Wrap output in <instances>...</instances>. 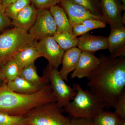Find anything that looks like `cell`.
Masks as SVG:
<instances>
[{"label":"cell","instance_id":"14","mask_svg":"<svg viewBox=\"0 0 125 125\" xmlns=\"http://www.w3.org/2000/svg\"><path fill=\"white\" fill-rule=\"evenodd\" d=\"M81 52L77 47L65 52L62 61V67L59 72L62 78L65 82L68 81L69 74L76 68Z\"/></svg>","mask_w":125,"mask_h":125},{"label":"cell","instance_id":"27","mask_svg":"<svg viewBox=\"0 0 125 125\" xmlns=\"http://www.w3.org/2000/svg\"><path fill=\"white\" fill-rule=\"evenodd\" d=\"M32 5L38 9H47L59 2V0H30Z\"/></svg>","mask_w":125,"mask_h":125},{"label":"cell","instance_id":"22","mask_svg":"<svg viewBox=\"0 0 125 125\" xmlns=\"http://www.w3.org/2000/svg\"><path fill=\"white\" fill-rule=\"evenodd\" d=\"M56 42L64 52L77 47L79 38L73 35L65 33H56L53 36Z\"/></svg>","mask_w":125,"mask_h":125},{"label":"cell","instance_id":"18","mask_svg":"<svg viewBox=\"0 0 125 125\" xmlns=\"http://www.w3.org/2000/svg\"><path fill=\"white\" fill-rule=\"evenodd\" d=\"M40 57H41L34 46L28 47L20 51L12 58L22 70L25 66L34 63L35 61Z\"/></svg>","mask_w":125,"mask_h":125},{"label":"cell","instance_id":"5","mask_svg":"<svg viewBox=\"0 0 125 125\" xmlns=\"http://www.w3.org/2000/svg\"><path fill=\"white\" fill-rule=\"evenodd\" d=\"M29 125H70V120L62 113L56 102L48 103L32 109L25 115Z\"/></svg>","mask_w":125,"mask_h":125},{"label":"cell","instance_id":"24","mask_svg":"<svg viewBox=\"0 0 125 125\" xmlns=\"http://www.w3.org/2000/svg\"><path fill=\"white\" fill-rule=\"evenodd\" d=\"M25 115H15L0 112V125H27Z\"/></svg>","mask_w":125,"mask_h":125},{"label":"cell","instance_id":"6","mask_svg":"<svg viewBox=\"0 0 125 125\" xmlns=\"http://www.w3.org/2000/svg\"><path fill=\"white\" fill-rule=\"evenodd\" d=\"M47 70L51 87L56 99V104L62 109L73 99L76 92L73 88L66 84L61 76L58 69H52L49 65Z\"/></svg>","mask_w":125,"mask_h":125},{"label":"cell","instance_id":"35","mask_svg":"<svg viewBox=\"0 0 125 125\" xmlns=\"http://www.w3.org/2000/svg\"><path fill=\"white\" fill-rule=\"evenodd\" d=\"M1 1H2V0H0V5L1 4Z\"/></svg>","mask_w":125,"mask_h":125},{"label":"cell","instance_id":"36","mask_svg":"<svg viewBox=\"0 0 125 125\" xmlns=\"http://www.w3.org/2000/svg\"></svg>","mask_w":125,"mask_h":125},{"label":"cell","instance_id":"11","mask_svg":"<svg viewBox=\"0 0 125 125\" xmlns=\"http://www.w3.org/2000/svg\"><path fill=\"white\" fill-rule=\"evenodd\" d=\"M101 61V58L96 57L92 53L81 52L78 65L74 70L70 74L71 78H87L100 64Z\"/></svg>","mask_w":125,"mask_h":125},{"label":"cell","instance_id":"28","mask_svg":"<svg viewBox=\"0 0 125 125\" xmlns=\"http://www.w3.org/2000/svg\"><path fill=\"white\" fill-rule=\"evenodd\" d=\"M90 31L96 29L102 28L106 26V23L102 21L95 19H88L82 23Z\"/></svg>","mask_w":125,"mask_h":125},{"label":"cell","instance_id":"15","mask_svg":"<svg viewBox=\"0 0 125 125\" xmlns=\"http://www.w3.org/2000/svg\"><path fill=\"white\" fill-rule=\"evenodd\" d=\"M51 14L56 27V33H65L73 35L72 27L70 23L64 9L57 5L50 7Z\"/></svg>","mask_w":125,"mask_h":125},{"label":"cell","instance_id":"26","mask_svg":"<svg viewBox=\"0 0 125 125\" xmlns=\"http://www.w3.org/2000/svg\"><path fill=\"white\" fill-rule=\"evenodd\" d=\"M114 108V113L121 119L125 121V90L118 98Z\"/></svg>","mask_w":125,"mask_h":125},{"label":"cell","instance_id":"30","mask_svg":"<svg viewBox=\"0 0 125 125\" xmlns=\"http://www.w3.org/2000/svg\"><path fill=\"white\" fill-rule=\"evenodd\" d=\"M72 27L73 36L74 37H77L78 36H82L90 31L82 23L75 25Z\"/></svg>","mask_w":125,"mask_h":125},{"label":"cell","instance_id":"25","mask_svg":"<svg viewBox=\"0 0 125 125\" xmlns=\"http://www.w3.org/2000/svg\"><path fill=\"white\" fill-rule=\"evenodd\" d=\"M73 0L84 7L94 15L101 16L100 9V0Z\"/></svg>","mask_w":125,"mask_h":125},{"label":"cell","instance_id":"31","mask_svg":"<svg viewBox=\"0 0 125 125\" xmlns=\"http://www.w3.org/2000/svg\"><path fill=\"white\" fill-rule=\"evenodd\" d=\"M70 125H94L93 121L85 118H72Z\"/></svg>","mask_w":125,"mask_h":125},{"label":"cell","instance_id":"33","mask_svg":"<svg viewBox=\"0 0 125 125\" xmlns=\"http://www.w3.org/2000/svg\"><path fill=\"white\" fill-rule=\"evenodd\" d=\"M120 1L123 5L125 6V0H120Z\"/></svg>","mask_w":125,"mask_h":125},{"label":"cell","instance_id":"13","mask_svg":"<svg viewBox=\"0 0 125 125\" xmlns=\"http://www.w3.org/2000/svg\"><path fill=\"white\" fill-rule=\"evenodd\" d=\"M37 10L32 5H28L11 21L15 28L28 32L33 25L37 17Z\"/></svg>","mask_w":125,"mask_h":125},{"label":"cell","instance_id":"8","mask_svg":"<svg viewBox=\"0 0 125 125\" xmlns=\"http://www.w3.org/2000/svg\"><path fill=\"white\" fill-rule=\"evenodd\" d=\"M56 32L54 19L49 10L38 9L34 23L28 32L37 40L52 37Z\"/></svg>","mask_w":125,"mask_h":125},{"label":"cell","instance_id":"16","mask_svg":"<svg viewBox=\"0 0 125 125\" xmlns=\"http://www.w3.org/2000/svg\"><path fill=\"white\" fill-rule=\"evenodd\" d=\"M19 76L40 89L48 84L47 83L49 82L47 69L45 76L40 77L37 72L34 63L23 68L21 70Z\"/></svg>","mask_w":125,"mask_h":125},{"label":"cell","instance_id":"23","mask_svg":"<svg viewBox=\"0 0 125 125\" xmlns=\"http://www.w3.org/2000/svg\"><path fill=\"white\" fill-rule=\"evenodd\" d=\"M30 0H16L6 6L5 10V13L12 20L24 8L30 4Z\"/></svg>","mask_w":125,"mask_h":125},{"label":"cell","instance_id":"3","mask_svg":"<svg viewBox=\"0 0 125 125\" xmlns=\"http://www.w3.org/2000/svg\"><path fill=\"white\" fill-rule=\"evenodd\" d=\"M72 88L76 90V96L63 108L72 118H85L92 121L104 111L106 107L104 103L89 89H83L78 83L73 84Z\"/></svg>","mask_w":125,"mask_h":125},{"label":"cell","instance_id":"4","mask_svg":"<svg viewBox=\"0 0 125 125\" xmlns=\"http://www.w3.org/2000/svg\"><path fill=\"white\" fill-rule=\"evenodd\" d=\"M37 39L27 31L15 27L0 34V67L20 51L34 46Z\"/></svg>","mask_w":125,"mask_h":125},{"label":"cell","instance_id":"9","mask_svg":"<svg viewBox=\"0 0 125 125\" xmlns=\"http://www.w3.org/2000/svg\"><path fill=\"white\" fill-rule=\"evenodd\" d=\"M101 16L110 29L124 25L122 13L125 6L120 0H100Z\"/></svg>","mask_w":125,"mask_h":125},{"label":"cell","instance_id":"17","mask_svg":"<svg viewBox=\"0 0 125 125\" xmlns=\"http://www.w3.org/2000/svg\"><path fill=\"white\" fill-rule=\"evenodd\" d=\"M107 38V49L111 54L125 46V28L124 25L111 29Z\"/></svg>","mask_w":125,"mask_h":125},{"label":"cell","instance_id":"12","mask_svg":"<svg viewBox=\"0 0 125 125\" xmlns=\"http://www.w3.org/2000/svg\"><path fill=\"white\" fill-rule=\"evenodd\" d=\"M77 47L81 52L93 54L101 50L107 49V38L87 32L79 38Z\"/></svg>","mask_w":125,"mask_h":125},{"label":"cell","instance_id":"20","mask_svg":"<svg viewBox=\"0 0 125 125\" xmlns=\"http://www.w3.org/2000/svg\"><path fill=\"white\" fill-rule=\"evenodd\" d=\"M21 69L13 59H11L0 67V80L7 83L19 76Z\"/></svg>","mask_w":125,"mask_h":125},{"label":"cell","instance_id":"1","mask_svg":"<svg viewBox=\"0 0 125 125\" xmlns=\"http://www.w3.org/2000/svg\"><path fill=\"white\" fill-rule=\"evenodd\" d=\"M101 62L87 77V87L106 108H114L125 90V57L100 56Z\"/></svg>","mask_w":125,"mask_h":125},{"label":"cell","instance_id":"2","mask_svg":"<svg viewBox=\"0 0 125 125\" xmlns=\"http://www.w3.org/2000/svg\"><path fill=\"white\" fill-rule=\"evenodd\" d=\"M56 101L50 84L31 94L13 92L4 83L0 86V112L10 115H25L34 108Z\"/></svg>","mask_w":125,"mask_h":125},{"label":"cell","instance_id":"29","mask_svg":"<svg viewBox=\"0 0 125 125\" xmlns=\"http://www.w3.org/2000/svg\"><path fill=\"white\" fill-rule=\"evenodd\" d=\"M11 24V21L5 13V10L0 5V32Z\"/></svg>","mask_w":125,"mask_h":125},{"label":"cell","instance_id":"21","mask_svg":"<svg viewBox=\"0 0 125 125\" xmlns=\"http://www.w3.org/2000/svg\"><path fill=\"white\" fill-rule=\"evenodd\" d=\"M94 125H125V121L114 112L104 111L93 119Z\"/></svg>","mask_w":125,"mask_h":125},{"label":"cell","instance_id":"19","mask_svg":"<svg viewBox=\"0 0 125 125\" xmlns=\"http://www.w3.org/2000/svg\"><path fill=\"white\" fill-rule=\"evenodd\" d=\"M6 84L13 92L23 94L35 93L41 89L20 76L16 77Z\"/></svg>","mask_w":125,"mask_h":125},{"label":"cell","instance_id":"7","mask_svg":"<svg viewBox=\"0 0 125 125\" xmlns=\"http://www.w3.org/2000/svg\"><path fill=\"white\" fill-rule=\"evenodd\" d=\"M40 57H43L49 62V65L52 69H58L61 64L65 52L54 39L53 36L39 40L35 46Z\"/></svg>","mask_w":125,"mask_h":125},{"label":"cell","instance_id":"32","mask_svg":"<svg viewBox=\"0 0 125 125\" xmlns=\"http://www.w3.org/2000/svg\"><path fill=\"white\" fill-rule=\"evenodd\" d=\"M16 0H2L1 1V5L2 8L5 10L6 7L9 4L14 2Z\"/></svg>","mask_w":125,"mask_h":125},{"label":"cell","instance_id":"34","mask_svg":"<svg viewBox=\"0 0 125 125\" xmlns=\"http://www.w3.org/2000/svg\"><path fill=\"white\" fill-rule=\"evenodd\" d=\"M3 83V82H2V81L1 80H0V86L1 85H2Z\"/></svg>","mask_w":125,"mask_h":125},{"label":"cell","instance_id":"10","mask_svg":"<svg viewBox=\"0 0 125 125\" xmlns=\"http://www.w3.org/2000/svg\"><path fill=\"white\" fill-rule=\"evenodd\" d=\"M71 26L81 23L88 19H95L105 22L102 16L94 15L84 7L73 0H59ZM106 23V22H105Z\"/></svg>","mask_w":125,"mask_h":125}]
</instances>
